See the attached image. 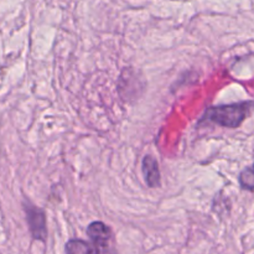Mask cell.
<instances>
[{"label":"cell","instance_id":"6da1fadb","mask_svg":"<svg viewBox=\"0 0 254 254\" xmlns=\"http://www.w3.org/2000/svg\"><path fill=\"white\" fill-rule=\"evenodd\" d=\"M252 102L211 107L206 111L205 118L212 123L227 128H237L245 122L251 112Z\"/></svg>","mask_w":254,"mask_h":254},{"label":"cell","instance_id":"7a4b0ae2","mask_svg":"<svg viewBox=\"0 0 254 254\" xmlns=\"http://www.w3.org/2000/svg\"><path fill=\"white\" fill-rule=\"evenodd\" d=\"M24 211L26 215L27 225L31 232L32 238L41 242H46L47 228H46V215L40 207L30 203L29 201L24 202Z\"/></svg>","mask_w":254,"mask_h":254},{"label":"cell","instance_id":"3957f363","mask_svg":"<svg viewBox=\"0 0 254 254\" xmlns=\"http://www.w3.org/2000/svg\"><path fill=\"white\" fill-rule=\"evenodd\" d=\"M87 235H88L89 240L92 241V246L96 248L97 252H104V251L108 250L109 242L113 237L111 228L101 221L92 222L87 227Z\"/></svg>","mask_w":254,"mask_h":254},{"label":"cell","instance_id":"277c9868","mask_svg":"<svg viewBox=\"0 0 254 254\" xmlns=\"http://www.w3.org/2000/svg\"><path fill=\"white\" fill-rule=\"evenodd\" d=\"M143 173L145 183L148 184L149 188H159L160 186V170H159L158 161L154 156H144Z\"/></svg>","mask_w":254,"mask_h":254},{"label":"cell","instance_id":"5b68a950","mask_svg":"<svg viewBox=\"0 0 254 254\" xmlns=\"http://www.w3.org/2000/svg\"><path fill=\"white\" fill-rule=\"evenodd\" d=\"M67 253H97L96 248L82 240H71L66 243Z\"/></svg>","mask_w":254,"mask_h":254},{"label":"cell","instance_id":"8992f818","mask_svg":"<svg viewBox=\"0 0 254 254\" xmlns=\"http://www.w3.org/2000/svg\"><path fill=\"white\" fill-rule=\"evenodd\" d=\"M240 184L243 189L248 191H253V185H254V174H253V168L252 166H248L247 169L241 173L240 175Z\"/></svg>","mask_w":254,"mask_h":254}]
</instances>
